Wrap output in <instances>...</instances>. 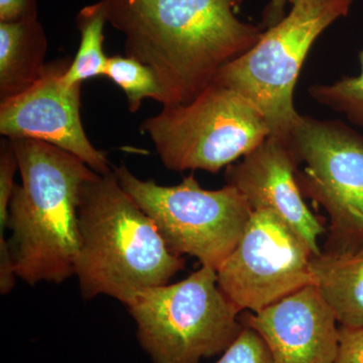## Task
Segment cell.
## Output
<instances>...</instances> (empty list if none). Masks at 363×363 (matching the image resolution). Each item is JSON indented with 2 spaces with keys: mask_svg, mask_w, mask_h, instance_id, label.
Wrapping results in <instances>:
<instances>
[{
  "mask_svg": "<svg viewBox=\"0 0 363 363\" xmlns=\"http://www.w3.org/2000/svg\"><path fill=\"white\" fill-rule=\"evenodd\" d=\"M215 363H274L264 339L247 325Z\"/></svg>",
  "mask_w": 363,
  "mask_h": 363,
  "instance_id": "obj_19",
  "label": "cell"
},
{
  "mask_svg": "<svg viewBox=\"0 0 363 363\" xmlns=\"http://www.w3.org/2000/svg\"><path fill=\"white\" fill-rule=\"evenodd\" d=\"M125 306L154 363H199L222 354L243 328L241 311L222 292L210 267L178 283L145 289Z\"/></svg>",
  "mask_w": 363,
  "mask_h": 363,
  "instance_id": "obj_5",
  "label": "cell"
},
{
  "mask_svg": "<svg viewBox=\"0 0 363 363\" xmlns=\"http://www.w3.org/2000/svg\"><path fill=\"white\" fill-rule=\"evenodd\" d=\"M9 140L21 178L9 203L7 224L16 277L32 286L64 283L75 274L80 248L81 189L97 173L50 143Z\"/></svg>",
  "mask_w": 363,
  "mask_h": 363,
  "instance_id": "obj_2",
  "label": "cell"
},
{
  "mask_svg": "<svg viewBox=\"0 0 363 363\" xmlns=\"http://www.w3.org/2000/svg\"><path fill=\"white\" fill-rule=\"evenodd\" d=\"M298 166L288 145L267 138L240 162L227 167L225 180L247 198L253 211L267 210L276 214L317 255L321 253L319 238L325 228L304 201L296 178Z\"/></svg>",
  "mask_w": 363,
  "mask_h": 363,
  "instance_id": "obj_11",
  "label": "cell"
},
{
  "mask_svg": "<svg viewBox=\"0 0 363 363\" xmlns=\"http://www.w3.org/2000/svg\"><path fill=\"white\" fill-rule=\"evenodd\" d=\"M47 51L39 18L0 21V101L18 96L39 80Z\"/></svg>",
  "mask_w": 363,
  "mask_h": 363,
  "instance_id": "obj_14",
  "label": "cell"
},
{
  "mask_svg": "<svg viewBox=\"0 0 363 363\" xmlns=\"http://www.w3.org/2000/svg\"><path fill=\"white\" fill-rule=\"evenodd\" d=\"M102 1L108 23L124 35L126 56L156 74L164 105L194 99L264 32L238 18L243 0Z\"/></svg>",
  "mask_w": 363,
  "mask_h": 363,
  "instance_id": "obj_1",
  "label": "cell"
},
{
  "mask_svg": "<svg viewBox=\"0 0 363 363\" xmlns=\"http://www.w3.org/2000/svg\"><path fill=\"white\" fill-rule=\"evenodd\" d=\"M286 2L288 0H269L262 13V25H260L262 30L277 25L279 21L285 18Z\"/></svg>",
  "mask_w": 363,
  "mask_h": 363,
  "instance_id": "obj_22",
  "label": "cell"
},
{
  "mask_svg": "<svg viewBox=\"0 0 363 363\" xmlns=\"http://www.w3.org/2000/svg\"><path fill=\"white\" fill-rule=\"evenodd\" d=\"M18 169V159L9 138L0 142V250L9 247L6 231L9 224V208L16 184L14 176Z\"/></svg>",
  "mask_w": 363,
  "mask_h": 363,
  "instance_id": "obj_18",
  "label": "cell"
},
{
  "mask_svg": "<svg viewBox=\"0 0 363 363\" xmlns=\"http://www.w3.org/2000/svg\"><path fill=\"white\" fill-rule=\"evenodd\" d=\"M78 220L75 276L86 300L104 295L126 305L140 291L169 284L185 267L113 171L82 186Z\"/></svg>",
  "mask_w": 363,
  "mask_h": 363,
  "instance_id": "obj_3",
  "label": "cell"
},
{
  "mask_svg": "<svg viewBox=\"0 0 363 363\" xmlns=\"http://www.w3.org/2000/svg\"><path fill=\"white\" fill-rule=\"evenodd\" d=\"M104 76L123 91L131 113L138 112L145 99H154L162 105L166 101L156 74L138 60L121 55L109 57Z\"/></svg>",
  "mask_w": 363,
  "mask_h": 363,
  "instance_id": "obj_16",
  "label": "cell"
},
{
  "mask_svg": "<svg viewBox=\"0 0 363 363\" xmlns=\"http://www.w3.org/2000/svg\"><path fill=\"white\" fill-rule=\"evenodd\" d=\"M245 323L264 339L274 363H333L335 359L338 322L314 285L248 315Z\"/></svg>",
  "mask_w": 363,
  "mask_h": 363,
  "instance_id": "obj_12",
  "label": "cell"
},
{
  "mask_svg": "<svg viewBox=\"0 0 363 363\" xmlns=\"http://www.w3.org/2000/svg\"><path fill=\"white\" fill-rule=\"evenodd\" d=\"M71 61L48 63L39 80L18 96L0 101V133L30 138L70 152L99 175L111 173L106 155L90 142L81 119V87L63 81Z\"/></svg>",
  "mask_w": 363,
  "mask_h": 363,
  "instance_id": "obj_10",
  "label": "cell"
},
{
  "mask_svg": "<svg viewBox=\"0 0 363 363\" xmlns=\"http://www.w3.org/2000/svg\"><path fill=\"white\" fill-rule=\"evenodd\" d=\"M106 7L102 0L84 6L76 16L80 45L72 60L63 81L69 86L82 85L85 81L105 75L109 57L104 52V28Z\"/></svg>",
  "mask_w": 363,
  "mask_h": 363,
  "instance_id": "obj_15",
  "label": "cell"
},
{
  "mask_svg": "<svg viewBox=\"0 0 363 363\" xmlns=\"http://www.w3.org/2000/svg\"><path fill=\"white\" fill-rule=\"evenodd\" d=\"M140 131L150 136L167 169L218 173L271 135L262 112L240 93L212 82L185 104L164 105Z\"/></svg>",
  "mask_w": 363,
  "mask_h": 363,
  "instance_id": "obj_6",
  "label": "cell"
},
{
  "mask_svg": "<svg viewBox=\"0 0 363 363\" xmlns=\"http://www.w3.org/2000/svg\"><path fill=\"white\" fill-rule=\"evenodd\" d=\"M39 0H0V21L35 20Z\"/></svg>",
  "mask_w": 363,
  "mask_h": 363,
  "instance_id": "obj_21",
  "label": "cell"
},
{
  "mask_svg": "<svg viewBox=\"0 0 363 363\" xmlns=\"http://www.w3.org/2000/svg\"><path fill=\"white\" fill-rule=\"evenodd\" d=\"M362 72L357 77H344L332 84L313 85L309 93L318 104L345 114L352 123L363 125V51Z\"/></svg>",
  "mask_w": 363,
  "mask_h": 363,
  "instance_id": "obj_17",
  "label": "cell"
},
{
  "mask_svg": "<svg viewBox=\"0 0 363 363\" xmlns=\"http://www.w3.org/2000/svg\"><path fill=\"white\" fill-rule=\"evenodd\" d=\"M289 147L304 197L328 214L334 248L363 241V138L345 124L301 116Z\"/></svg>",
  "mask_w": 363,
  "mask_h": 363,
  "instance_id": "obj_8",
  "label": "cell"
},
{
  "mask_svg": "<svg viewBox=\"0 0 363 363\" xmlns=\"http://www.w3.org/2000/svg\"><path fill=\"white\" fill-rule=\"evenodd\" d=\"M333 363H363V327L339 328L338 350Z\"/></svg>",
  "mask_w": 363,
  "mask_h": 363,
  "instance_id": "obj_20",
  "label": "cell"
},
{
  "mask_svg": "<svg viewBox=\"0 0 363 363\" xmlns=\"http://www.w3.org/2000/svg\"><path fill=\"white\" fill-rule=\"evenodd\" d=\"M113 172L174 252L194 257L216 271L235 248L252 214L247 198L228 184L206 190L190 175L178 185L162 186L138 178L124 164Z\"/></svg>",
  "mask_w": 363,
  "mask_h": 363,
  "instance_id": "obj_7",
  "label": "cell"
},
{
  "mask_svg": "<svg viewBox=\"0 0 363 363\" xmlns=\"http://www.w3.org/2000/svg\"><path fill=\"white\" fill-rule=\"evenodd\" d=\"M289 1L285 18L266 28L252 49L221 68L213 80L252 102L266 118L269 138L288 145L302 116L294 92L305 60L318 38L347 16L353 0Z\"/></svg>",
  "mask_w": 363,
  "mask_h": 363,
  "instance_id": "obj_4",
  "label": "cell"
},
{
  "mask_svg": "<svg viewBox=\"0 0 363 363\" xmlns=\"http://www.w3.org/2000/svg\"><path fill=\"white\" fill-rule=\"evenodd\" d=\"M313 285L341 326L363 327V241L312 255Z\"/></svg>",
  "mask_w": 363,
  "mask_h": 363,
  "instance_id": "obj_13",
  "label": "cell"
},
{
  "mask_svg": "<svg viewBox=\"0 0 363 363\" xmlns=\"http://www.w3.org/2000/svg\"><path fill=\"white\" fill-rule=\"evenodd\" d=\"M312 255L308 243L276 214L252 211L235 248L216 271L219 288L240 311H262L313 285Z\"/></svg>",
  "mask_w": 363,
  "mask_h": 363,
  "instance_id": "obj_9",
  "label": "cell"
}]
</instances>
